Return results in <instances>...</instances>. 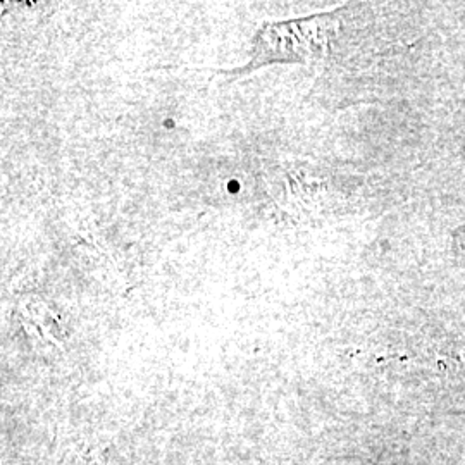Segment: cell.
<instances>
[{
  "instance_id": "cell-1",
  "label": "cell",
  "mask_w": 465,
  "mask_h": 465,
  "mask_svg": "<svg viewBox=\"0 0 465 465\" xmlns=\"http://www.w3.org/2000/svg\"><path fill=\"white\" fill-rule=\"evenodd\" d=\"M457 243L460 245V249L465 250V230L464 232L457 234Z\"/></svg>"
}]
</instances>
